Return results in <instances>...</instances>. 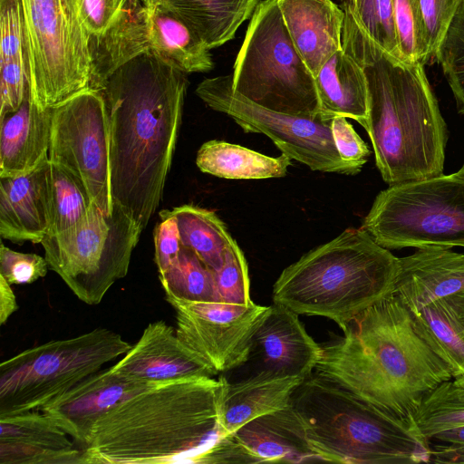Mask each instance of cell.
<instances>
[{
	"mask_svg": "<svg viewBox=\"0 0 464 464\" xmlns=\"http://www.w3.org/2000/svg\"><path fill=\"white\" fill-rule=\"evenodd\" d=\"M291 159L264 155L224 140L203 143L197 153L200 171L227 179H264L281 178L287 173Z\"/></svg>",
	"mask_w": 464,
	"mask_h": 464,
	"instance_id": "4dcf8cb0",
	"label": "cell"
},
{
	"mask_svg": "<svg viewBox=\"0 0 464 464\" xmlns=\"http://www.w3.org/2000/svg\"><path fill=\"white\" fill-rule=\"evenodd\" d=\"M171 13L204 42L208 49L234 38L239 26L251 18L260 0H141Z\"/></svg>",
	"mask_w": 464,
	"mask_h": 464,
	"instance_id": "484cf974",
	"label": "cell"
},
{
	"mask_svg": "<svg viewBox=\"0 0 464 464\" xmlns=\"http://www.w3.org/2000/svg\"><path fill=\"white\" fill-rule=\"evenodd\" d=\"M331 130L336 150L342 160L362 169L371 155V150L347 118L341 115L334 116L331 121Z\"/></svg>",
	"mask_w": 464,
	"mask_h": 464,
	"instance_id": "b9f144b4",
	"label": "cell"
},
{
	"mask_svg": "<svg viewBox=\"0 0 464 464\" xmlns=\"http://www.w3.org/2000/svg\"><path fill=\"white\" fill-rule=\"evenodd\" d=\"M48 184L49 227L45 236H55L82 224L93 203L83 185L51 162Z\"/></svg>",
	"mask_w": 464,
	"mask_h": 464,
	"instance_id": "d6a6232c",
	"label": "cell"
},
{
	"mask_svg": "<svg viewBox=\"0 0 464 464\" xmlns=\"http://www.w3.org/2000/svg\"><path fill=\"white\" fill-rule=\"evenodd\" d=\"M417 327L449 365L453 378L464 374V291L411 311Z\"/></svg>",
	"mask_w": 464,
	"mask_h": 464,
	"instance_id": "f546056e",
	"label": "cell"
},
{
	"mask_svg": "<svg viewBox=\"0 0 464 464\" xmlns=\"http://www.w3.org/2000/svg\"><path fill=\"white\" fill-rule=\"evenodd\" d=\"M160 217L161 220L154 229V261L159 274H161L177 258L182 246L175 218L167 209L160 211Z\"/></svg>",
	"mask_w": 464,
	"mask_h": 464,
	"instance_id": "7bdbcfd3",
	"label": "cell"
},
{
	"mask_svg": "<svg viewBox=\"0 0 464 464\" xmlns=\"http://www.w3.org/2000/svg\"><path fill=\"white\" fill-rule=\"evenodd\" d=\"M159 278L166 296L188 301L221 300L214 271L190 249L181 247L177 258Z\"/></svg>",
	"mask_w": 464,
	"mask_h": 464,
	"instance_id": "836d02e7",
	"label": "cell"
},
{
	"mask_svg": "<svg viewBox=\"0 0 464 464\" xmlns=\"http://www.w3.org/2000/svg\"><path fill=\"white\" fill-rule=\"evenodd\" d=\"M41 411L0 416V464H82V450Z\"/></svg>",
	"mask_w": 464,
	"mask_h": 464,
	"instance_id": "ffe728a7",
	"label": "cell"
},
{
	"mask_svg": "<svg viewBox=\"0 0 464 464\" xmlns=\"http://www.w3.org/2000/svg\"><path fill=\"white\" fill-rule=\"evenodd\" d=\"M362 227L389 250L464 246V176L389 186L376 196Z\"/></svg>",
	"mask_w": 464,
	"mask_h": 464,
	"instance_id": "9c48e42d",
	"label": "cell"
},
{
	"mask_svg": "<svg viewBox=\"0 0 464 464\" xmlns=\"http://www.w3.org/2000/svg\"><path fill=\"white\" fill-rule=\"evenodd\" d=\"M343 9L342 49L366 78L364 130L383 181L392 186L442 175L449 131L423 64L386 53Z\"/></svg>",
	"mask_w": 464,
	"mask_h": 464,
	"instance_id": "3957f363",
	"label": "cell"
},
{
	"mask_svg": "<svg viewBox=\"0 0 464 464\" xmlns=\"http://www.w3.org/2000/svg\"><path fill=\"white\" fill-rule=\"evenodd\" d=\"M319 460L288 407L257 417L220 437L209 452L213 463H301Z\"/></svg>",
	"mask_w": 464,
	"mask_h": 464,
	"instance_id": "2e32d148",
	"label": "cell"
},
{
	"mask_svg": "<svg viewBox=\"0 0 464 464\" xmlns=\"http://www.w3.org/2000/svg\"><path fill=\"white\" fill-rule=\"evenodd\" d=\"M146 12L150 51L185 73L213 68L210 49L184 22L158 6H146Z\"/></svg>",
	"mask_w": 464,
	"mask_h": 464,
	"instance_id": "f1b7e54d",
	"label": "cell"
},
{
	"mask_svg": "<svg viewBox=\"0 0 464 464\" xmlns=\"http://www.w3.org/2000/svg\"><path fill=\"white\" fill-rule=\"evenodd\" d=\"M342 7L351 14L372 42L401 60L394 24L393 0H343Z\"/></svg>",
	"mask_w": 464,
	"mask_h": 464,
	"instance_id": "d590c367",
	"label": "cell"
},
{
	"mask_svg": "<svg viewBox=\"0 0 464 464\" xmlns=\"http://www.w3.org/2000/svg\"><path fill=\"white\" fill-rule=\"evenodd\" d=\"M393 11L401 60L424 65L430 58L416 0H393Z\"/></svg>",
	"mask_w": 464,
	"mask_h": 464,
	"instance_id": "74e56055",
	"label": "cell"
},
{
	"mask_svg": "<svg viewBox=\"0 0 464 464\" xmlns=\"http://www.w3.org/2000/svg\"><path fill=\"white\" fill-rule=\"evenodd\" d=\"M186 74L149 50L119 67L102 90L110 124L112 201L141 231L162 199L181 124Z\"/></svg>",
	"mask_w": 464,
	"mask_h": 464,
	"instance_id": "6da1fadb",
	"label": "cell"
},
{
	"mask_svg": "<svg viewBox=\"0 0 464 464\" xmlns=\"http://www.w3.org/2000/svg\"><path fill=\"white\" fill-rule=\"evenodd\" d=\"M414 421L429 440L443 430L464 425V374L444 382L428 394Z\"/></svg>",
	"mask_w": 464,
	"mask_h": 464,
	"instance_id": "e575fe53",
	"label": "cell"
},
{
	"mask_svg": "<svg viewBox=\"0 0 464 464\" xmlns=\"http://www.w3.org/2000/svg\"><path fill=\"white\" fill-rule=\"evenodd\" d=\"M342 329L343 337L321 346L315 374L390 414L414 420L425 397L453 378L393 293Z\"/></svg>",
	"mask_w": 464,
	"mask_h": 464,
	"instance_id": "7a4b0ae2",
	"label": "cell"
},
{
	"mask_svg": "<svg viewBox=\"0 0 464 464\" xmlns=\"http://www.w3.org/2000/svg\"><path fill=\"white\" fill-rule=\"evenodd\" d=\"M462 0H416L423 22L430 58Z\"/></svg>",
	"mask_w": 464,
	"mask_h": 464,
	"instance_id": "60d3db41",
	"label": "cell"
},
{
	"mask_svg": "<svg viewBox=\"0 0 464 464\" xmlns=\"http://www.w3.org/2000/svg\"><path fill=\"white\" fill-rule=\"evenodd\" d=\"M141 229L115 202L111 214L92 203L85 221L41 244L49 268L74 295L99 304L110 288L126 276Z\"/></svg>",
	"mask_w": 464,
	"mask_h": 464,
	"instance_id": "30bf717a",
	"label": "cell"
},
{
	"mask_svg": "<svg viewBox=\"0 0 464 464\" xmlns=\"http://www.w3.org/2000/svg\"><path fill=\"white\" fill-rule=\"evenodd\" d=\"M223 377L161 382L93 425L82 464L201 463L220 437Z\"/></svg>",
	"mask_w": 464,
	"mask_h": 464,
	"instance_id": "277c9868",
	"label": "cell"
},
{
	"mask_svg": "<svg viewBox=\"0 0 464 464\" xmlns=\"http://www.w3.org/2000/svg\"><path fill=\"white\" fill-rule=\"evenodd\" d=\"M166 301L175 310L179 339L218 374L246 362L252 336L268 307L170 296Z\"/></svg>",
	"mask_w": 464,
	"mask_h": 464,
	"instance_id": "5bb4252c",
	"label": "cell"
},
{
	"mask_svg": "<svg viewBox=\"0 0 464 464\" xmlns=\"http://www.w3.org/2000/svg\"><path fill=\"white\" fill-rule=\"evenodd\" d=\"M131 347L105 327L26 349L0 364V416L42 411Z\"/></svg>",
	"mask_w": 464,
	"mask_h": 464,
	"instance_id": "ba28073f",
	"label": "cell"
},
{
	"mask_svg": "<svg viewBox=\"0 0 464 464\" xmlns=\"http://www.w3.org/2000/svg\"><path fill=\"white\" fill-rule=\"evenodd\" d=\"M49 160L17 177L0 178V236L41 243L49 227Z\"/></svg>",
	"mask_w": 464,
	"mask_h": 464,
	"instance_id": "7402d4cb",
	"label": "cell"
},
{
	"mask_svg": "<svg viewBox=\"0 0 464 464\" xmlns=\"http://www.w3.org/2000/svg\"><path fill=\"white\" fill-rule=\"evenodd\" d=\"M64 1L87 41L92 62L89 89L102 91L119 67L149 51L141 0Z\"/></svg>",
	"mask_w": 464,
	"mask_h": 464,
	"instance_id": "9a60e30c",
	"label": "cell"
},
{
	"mask_svg": "<svg viewBox=\"0 0 464 464\" xmlns=\"http://www.w3.org/2000/svg\"><path fill=\"white\" fill-rule=\"evenodd\" d=\"M231 76L233 90L262 107L323 117L314 77L290 38L277 0L256 5Z\"/></svg>",
	"mask_w": 464,
	"mask_h": 464,
	"instance_id": "52a82bcc",
	"label": "cell"
},
{
	"mask_svg": "<svg viewBox=\"0 0 464 464\" xmlns=\"http://www.w3.org/2000/svg\"><path fill=\"white\" fill-rule=\"evenodd\" d=\"M435 57L453 92L459 113L464 114V0L440 39Z\"/></svg>",
	"mask_w": 464,
	"mask_h": 464,
	"instance_id": "8d00e7d4",
	"label": "cell"
},
{
	"mask_svg": "<svg viewBox=\"0 0 464 464\" xmlns=\"http://www.w3.org/2000/svg\"><path fill=\"white\" fill-rule=\"evenodd\" d=\"M52 108L41 109L31 86L15 111L0 118V178L17 177L48 161Z\"/></svg>",
	"mask_w": 464,
	"mask_h": 464,
	"instance_id": "cb8c5ba5",
	"label": "cell"
},
{
	"mask_svg": "<svg viewBox=\"0 0 464 464\" xmlns=\"http://www.w3.org/2000/svg\"><path fill=\"white\" fill-rule=\"evenodd\" d=\"M222 377L220 437L233 433L257 417L288 407L294 392L305 379L263 372L234 382Z\"/></svg>",
	"mask_w": 464,
	"mask_h": 464,
	"instance_id": "d4e9b609",
	"label": "cell"
},
{
	"mask_svg": "<svg viewBox=\"0 0 464 464\" xmlns=\"http://www.w3.org/2000/svg\"><path fill=\"white\" fill-rule=\"evenodd\" d=\"M290 407L319 460L348 464L430 462L431 444L414 420L390 414L317 374L294 392Z\"/></svg>",
	"mask_w": 464,
	"mask_h": 464,
	"instance_id": "5b68a950",
	"label": "cell"
},
{
	"mask_svg": "<svg viewBox=\"0 0 464 464\" xmlns=\"http://www.w3.org/2000/svg\"><path fill=\"white\" fill-rule=\"evenodd\" d=\"M10 285L0 276V324L4 325L9 317L17 311L15 295Z\"/></svg>",
	"mask_w": 464,
	"mask_h": 464,
	"instance_id": "f6af8a7d",
	"label": "cell"
},
{
	"mask_svg": "<svg viewBox=\"0 0 464 464\" xmlns=\"http://www.w3.org/2000/svg\"><path fill=\"white\" fill-rule=\"evenodd\" d=\"M167 211L177 221L181 246L192 250L211 270L220 269L234 238L217 214L194 205Z\"/></svg>",
	"mask_w": 464,
	"mask_h": 464,
	"instance_id": "1f68e13d",
	"label": "cell"
},
{
	"mask_svg": "<svg viewBox=\"0 0 464 464\" xmlns=\"http://www.w3.org/2000/svg\"><path fill=\"white\" fill-rule=\"evenodd\" d=\"M457 172L459 174L464 176V162H463L462 166L460 167V169Z\"/></svg>",
	"mask_w": 464,
	"mask_h": 464,
	"instance_id": "7dc6e473",
	"label": "cell"
},
{
	"mask_svg": "<svg viewBox=\"0 0 464 464\" xmlns=\"http://www.w3.org/2000/svg\"><path fill=\"white\" fill-rule=\"evenodd\" d=\"M48 160L70 172L111 214L110 124L102 91L85 89L52 108Z\"/></svg>",
	"mask_w": 464,
	"mask_h": 464,
	"instance_id": "4fadbf2b",
	"label": "cell"
},
{
	"mask_svg": "<svg viewBox=\"0 0 464 464\" xmlns=\"http://www.w3.org/2000/svg\"><path fill=\"white\" fill-rule=\"evenodd\" d=\"M430 462L464 464V445L450 443L431 445Z\"/></svg>",
	"mask_w": 464,
	"mask_h": 464,
	"instance_id": "ee69618b",
	"label": "cell"
},
{
	"mask_svg": "<svg viewBox=\"0 0 464 464\" xmlns=\"http://www.w3.org/2000/svg\"><path fill=\"white\" fill-rule=\"evenodd\" d=\"M32 95L41 109L88 89L85 35L64 0H22Z\"/></svg>",
	"mask_w": 464,
	"mask_h": 464,
	"instance_id": "8fae6325",
	"label": "cell"
},
{
	"mask_svg": "<svg viewBox=\"0 0 464 464\" xmlns=\"http://www.w3.org/2000/svg\"><path fill=\"white\" fill-rule=\"evenodd\" d=\"M196 94L212 110L230 117L245 132L267 136L282 154L312 170L344 175L361 171L340 157L332 134V119L292 115L262 107L233 90L231 75L203 80Z\"/></svg>",
	"mask_w": 464,
	"mask_h": 464,
	"instance_id": "7c38bea8",
	"label": "cell"
},
{
	"mask_svg": "<svg viewBox=\"0 0 464 464\" xmlns=\"http://www.w3.org/2000/svg\"><path fill=\"white\" fill-rule=\"evenodd\" d=\"M48 268L45 257L17 252L1 243L0 276L10 285L32 284L44 277Z\"/></svg>",
	"mask_w": 464,
	"mask_h": 464,
	"instance_id": "ab89813d",
	"label": "cell"
},
{
	"mask_svg": "<svg viewBox=\"0 0 464 464\" xmlns=\"http://www.w3.org/2000/svg\"><path fill=\"white\" fill-rule=\"evenodd\" d=\"M398 272L399 257L362 227H350L285 268L274 284L273 303L343 328L393 292Z\"/></svg>",
	"mask_w": 464,
	"mask_h": 464,
	"instance_id": "8992f818",
	"label": "cell"
},
{
	"mask_svg": "<svg viewBox=\"0 0 464 464\" xmlns=\"http://www.w3.org/2000/svg\"><path fill=\"white\" fill-rule=\"evenodd\" d=\"M461 291H464V254L450 247L425 246L399 257L392 293L411 311Z\"/></svg>",
	"mask_w": 464,
	"mask_h": 464,
	"instance_id": "44dd1931",
	"label": "cell"
},
{
	"mask_svg": "<svg viewBox=\"0 0 464 464\" xmlns=\"http://www.w3.org/2000/svg\"><path fill=\"white\" fill-rule=\"evenodd\" d=\"M217 290L226 303L250 304V280L248 266L242 249L233 239L225 254L220 269L214 271Z\"/></svg>",
	"mask_w": 464,
	"mask_h": 464,
	"instance_id": "f35d334b",
	"label": "cell"
},
{
	"mask_svg": "<svg viewBox=\"0 0 464 464\" xmlns=\"http://www.w3.org/2000/svg\"><path fill=\"white\" fill-rule=\"evenodd\" d=\"M431 440L464 445V425L443 430L433 435Z\"/></svg>",
	"mask_w": 464,
	"mask_h": 464,
	"instance_id": "bcb514c9",
	"label": "cell"
},
{
	"mask_svg": "<svg viewBox=\"0 0 464 464\" xmlns=\"http://www.w3.org/2000/svg\"><path fill=\"white\" fill-rule=\"evenodd\" d=\"M290 38L316 76L324 63L342 49L344 11L332 0H277Z\"/></svg>",
	"mask_w": 464,
	"mask_h": 464,
	"instance_id": "603a6c76",
	"label": "cell"
},
{
	"mask_svg": "<svg viewBox=\"0 0 464 464\" xmlns=\"http://www.w3.org/2000/svg\"><path fill=\"white\" fill-rule=\"evenodd\" d=\"M156 384L102 369L56 398L41 411L53 418L81 447L105 413L121 402Z\"/></svg>",
	"mask_w": 464,
	"mask_h": 464,
	"instance_id": "ac0fdd59",
	"label": "cell"
},
{
	"mask_svg": "<svg viewBox=\"0 0 464 464\" xmlns=\"http://www.w3.org/2000/svg\"><path fill=\"white\" fill-rule=\"evenodd\" d=\"M298 315L274 303L267 307L252 336L246 361L257 364L250 374L263 372L303 378L312 374L322 347L306 333Z\"/></svg>",
	"mask_w": 464,
	"mask_h": 464,
	"instance_id": "e0dca14e",
	"label": "cell"
},
{
	"mask_svg": "<svg viewBox=\"0 0 464 464\" xmlns=\"http://www.w3.org/2000/svg\"><path fill=\"white\" fill-rule=\"evenodd\" d=\"M0 118L21 106L30 85L22 0H0Z\"/></svg>",
	"mask_w": 464,
	"mask_h": 464,
	"instance_id": "83f0119b",
	"label": "cell"
},
{
	"mask_svg": "<svg viewBox=\"0 0 464 464\" xmlns=\"http://www.w3.org/2000/svg\"><path fill=\"white\" fill-rule=\"evenodd\" d=\"M112 370L126 375L161 383L190 378H213L218 373L189 350L176 330L163 320L149 324L138 342Z\"/></svg>",
	"mask_w": 464,
	"mask_h": 464,
	"instance_id": "d6986e66",
	"label": "cell"
},
{
	"mask_svg": "<svg viewBox=\"0 0 464 464\" xmlns=\"http://www.w3.org/2000/svg\"><path fill=\"white\" fill-rule=\"evenodd\" d=\"M323 117L354 120L363 128L368 116V89L362 67L343 49L333 54L314 77Z\"/></svg>",
	"mask_w": 464,
	"mask_h": 464,
	"instance_id": "4316f807",
	"label": "cell"
}]
</instances>
